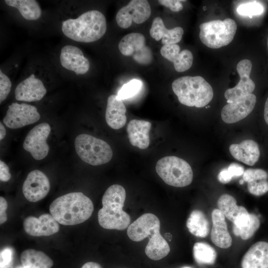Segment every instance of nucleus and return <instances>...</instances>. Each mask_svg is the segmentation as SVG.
Instances as JSON below:
<instances>
[{"mask_svg": "<svg viewBox=\"0 0 268 268\" xmlns=\"http://www.w3.org/2000/svg\"><path fill=\"white\" fill-rule=\"evenodd\" d=\"M126 107L123 101L116 94L109 96L105 112V119L112 129L118 130L123 128L127 122Z\"/></svg>", "mask_w": 268, "mask_h": 268, "instance_id": "4be33fe9", "label": "nucleus"}, {"mask_svg": "<svg viewBox=\"0 0 268 268\" xmlns=\"http://www.w3.org/2000/svg\"><path fill=\"white\" fill-rule=\"evenodd\" d=\"M49 209L59 223L74 225L87 220L93 211L94 206L91 200L83 193L73 192L55 199Z\"/></svg>", "mask_w": 268, "mask_h": 268, "instance_id": "f257e3e1", "label": "nucleus"}, {"mask_svg": "<svg viewBox=\"0 0 268 268\" xmlns=\"http://www.w3.org/2000/svg\"><path fill=\"white\" fill-rule=\"evenodd\" d=\"M172 88L179 101L189 107H203L213 96L212 87L200 76L179 77L173 82Z\"/></svg>", "mask_w": 268, "mask_h": 268, "instance_id": "20e7f679", "label": "nucleus"}, {"mask_svg": "<svg viewBox=\"0 0 268 268\" xmlns=\"http://www.w3.org/2000/svg\"><path fill=\"white\" fill-rule=\"evenodd\" d=\"M212 227L211 240L216 246L227 249L232 245V239L228 232L225 217L219 209H214L211 213Z\"/></svg>", "mask_w": 268, "mask_h": 268, "instance_id": "6ab92c4d", "label": "nucleus"}, {"mask_svg": "<svg viewBox=\"0 0 268 268\" xmlns=\"http://www.w3.org/2000/svg\"><path fill=\"white\" fill-rule=\"evenodd\" d=\"M106 20L104 14L97 10L85 12L75 19L62 22V30L67 38L79 42L97 41L105 34Z\"/></svg>", "mask_w": 268, "mask_h": 268, "instance_id": "f03ea898", "label": "nucleus"}, {"mask_svg": "<svg viewBox=\"0 0 268 268\" xmlns=\"http://www.w3.org/2000/svg\"><path fill=\"white\" fill-rule=\"evenodd\" d=\"M264 119L266 123L268 125V97L266 101L265 105Z\"/></svg>", "mask_w": 268, "mask_h": 268, "instance_id": "c03bdc74", "label": "nucleus"}, {"mask_svg": "<svg viewBox=\"0 0 268 268\" xmlns=\"http://www.w3.org/2000/svg\"><path fill=\"white\" fill-rule=\"evenodd\" d=\"M237 28L235 21L231 18L210 21L200 24L199 37L206 46L218 49L231 42Z\"/></svg>", "mask_w": 268, "mask_h": 268, "instance_id": "0eeeda50", "label": "nucleus"}, {"mask_svg": "<svg viewBox=\"0 0 268 268\" xmlns=\"http://www.w3.org/2000/svg\"><path fill=\"white\" fill-rule=\"evenodd\" d=\"M11 175L9 167L2 161H0V180L2 182H7L10 180Z\"/></svg>", "mask_w": 268, "mask_h": 268, "instance_id": "a19ab883", "label": "nucleus"}, {"mask_svg": "<svg viewBox=\"0 0 268 268\" xmlns=\"http://www.w3.org/2000/svg\"><path fill=\"white\" fill-rule=\"evenodd\" d=\"M251 220L249 224L244 228H237L233 226V232L235 235L240 236L244 240H246L251 238L260 225V221L258 216L253 213H250Z\"/></svg>", "mask_w": 268, "mask_h": 268, "instance_id": "2f4dec72", "label": "nucleus"}, {"mask_svg": "<svg viewBox=\"0 0 268 268\" xmlns=\"http://www.w3.org/2000/svg\"><path fill=\"white\" fill-rule=\"evenodd\" d=\"M22 266L25 268H51L53 261L46 254L34 249H27L20 256Z\"/></svg>", "mask_w": 268, "mask_h": 268, "instance_id": "bb28decb", "label": "nucleus"}, {"mask_svg": "<svg viewBox=\"0 0 268 268\" xmlns=\"http://www.w3.org/2000/svg\"><path fill=\"white\" fill-rule=\"evenodd\" d=\"M217 206L225 217L232 222L244 207L243 206H238L235 199L226 194L219 197L217 201Z\"/></svg>", "mask_w": 268, "mask_h": 268, "instance_id": "c756f323", "label": "nucleus"}, {"mask_svg": "<svg viewBox=\"0 0 268 268\" xmlns=\"http://www.w3.org/2000/svg\"><path fill=\"white\" fill-rule=\"evenodd\" d=\"M158 226H160L159 218L154 214L146 213L131 223L127 233L130 239L139 242L148 237L151 231Z\"/></svg>", "mask_w": 268, "mask_h": 268, "instance_id": "a211bd4d", "label": "nucleus"}, {"mask_svg": "<svg viewBox=\"0 0 268 268\" xmlns=\"http://www.w3.org/2000/svg\"><path fill=\"white\" fill-rule=\"evenodd\" d=\"M40 118L36 107L26 103H12L8 106L3 122L7 127L15 129L35 123Z\"/></svg>", "mask_w": 268, "mask_h": 268, "instance_id": "9b49d317", "label": "nucleus"}, {"mask_svg": "<svg viewBox=\"0 0 268 268\" xmlns=\"http://www.w3.org/2000/svg\"><path fill=\"white\" fill-rule=\"evenodd\" d=\"M118 48L123 55L131 56L138 64L147 65L153 60L151 50L145 45V37L141 33L126 35L119 42Z\"/></svg>", "mask_w": 268, "mask_h": 268, "instance_id": "6e6552de", "label": "nucleus"}, {"mask_svg": "<svg viewBox=\"0 0 268 268\" xmlns=\"http://www.w3.org/2000/svg\"><path fill=\"white\" fill-rule=\"evenodd\" d=\"M267 46H268V40H267Z\"/></svg>", "mask_w": 268, "mask_h": 268, "instance_id": "8fccbe9b", "label": "nucleus"}, {"mask_svg": "<svg viewBox=\"0 0 268 268\" xmlns=\"http://www.w3.org/2000/svg\"><path fill=\"white\" fill-rule=\"evenodd\" d=\"M151 7L146 0H132L122 7L117 12L116 20L121 28L127 29L132 22L136 24L143 23L150 16Z\"/></svg>", "mask_w": 268, "mask_h": 268, "instance_id": "9d476101", "label": "nucleus"}, {"mask_svg": "<svg viewBox=\"0 0 268 268\" xmlns=\"http://www.w3.org/2000/svg\"><path fill=\"white\" fill-rule=\"evenodd\" d=\"M244 181H243V180H241L240 181V184H243V183H244Z\"/></svg>", "mask_w": 268, "mask_h": 268, "instance_id": "de8ad7c7", "label": "nucleus"}, {"mask_svg": "<svg viewBox=\"0 0 268 268\" xmlns=\"http://www.w3.org/2000/svg\"><path fill=\"white\" fill-rule=\"evenodd\" d=\"M186 225L189 232L197 237L204 238L209 234V222L204 213L200 210L192 211Z\"/></svg>", "mask_w": 268, "mask_h": 268, "instance_id": "cd10ccee", "label": "nucleus"}, {"mask_svg": "<svg viewBox=\"0 0 268 268\" xmlns=\"http://www.w3.org/2000/svg\"><path fill=\"white\" fill-rule=\"evenodd\" d=\"M11 87V82L9 77L0 70V103L7 97Z\"/></svg>", "mask_w": 268, "mask_h": 268, "instance_id": "4c0bfd02", "label": "nucleus"}, {"mask_svg": "<svg viewBox=\"0 0 268 268\" xmlns=\"http://www.w3.org/2000/svg\"><path fill=\"white\" fill-rule=\"evenodd\" d=\"M248 190L252 195L260 196L268 191V182L266 180L248 182Z\"/></svg>", "mask_w": 268, "mask_h": 268, "instance_id": "e433bc0d", "label": "nucleus"}, {"mask_svg": "<svg viewBox=\"0 0 268 268\" xmlns=\"http://www.w3.org/2000/svg\"><path fill=\"white\" fill-rule=\"evenodd\" d=\"M191 268L188 267H184V268Z\"/></svg>", "mask_w": 268, "mask_h": 268, "instance_id": "09e8293b", "label": "nucleus"}, {"mask_svg": "<svg viewBox=\"0 0 268 268\" xmlns=\"http://www.w3.org/2000/svg\"><path fill=\"white\" fill-rule=\"evenodd\" d=\"M126 193L121 185L115 184L110 186L104 193L102 199V207L98 213L100 225L106 229L123 230L130 225V215L123 210Z\"/></svg>", "mask_w": 268, "mask_h": 268, "instance_id": "7ed1b4c3", "label": "nucleus"}, {"mask_svg": "<svg viewBox=\"0 0 268 268\" xmlns=\"http://www.w3.org/2000/svg\"><path fill=\"white\" fill-rule=\"evenodd\" d=\"M237 11L240 15L251 17L262 14L264 7L256 1H250L240 4L237 7Z\"/></svg>", "mask_w": 268, "mask_h": 268, "instance_id": "f704fd0d", "label": "nucleus"}, {"mask_svg": "<svg viewBox=\"0 0 268 268\" xmlns=\"http://www.w3.org/2000/svg\"><path fill=\"white\" fill-rule=\"evenodd\" d=\"M10 6L17 8L22 17L28 20L38 19L42 14L41 8L35 0H5Z\"/></svg>", "mask_w": 268, "mask_h": 268, "instance_id": "c85d7f7f", "label": "nucleus"}, {"mask_svg": "<svg viewBox=\"0 0 268 268\" xmlns=\"http://www.w3.org/2000/svg\"><path fill=\"white\" fill-rule=\"evenodd\" d=\"M165 236L169 239V240L170 241L172 239V236L170 233H166Z\"/></svg>", "mask_w": 268, "mask_h": 268, "instance_id": "49530a36", "label": "nucleus"}, {"mask_svg": "<svg viewBox=\"0 0 268 268\" xmlns=\"http://www.w3.org/2000/svg\"><path fill=\"white\" fill-rule=\"evenodd\" d=\"M244 171V167L242 165L236 163H232L228 168L220 171L217 178L220 183L227 184L231 181L232 178L243 175Z\"/></svg>", "mask_w": 268, "mask_h": 268, "instance_id": "72a5a7b5", "label": "nucleus"}, {"mask_svg": "<svg viewBox=\"0 0 268 268\" xmlns=\"http://www.w3.org/2000/svg\"><path fill=\"white\" fill-rule=\"evenodd\" d=\"M74 146L80 159L91 165L107 163L113 156L112 149L108 143L88 134L77 135L74 140Z\"/></svg>", "mask_w": 268, "mask_h": 268, "instance_id": "423d86ee", "label": "nucleus"}, {"mask_svg": "<svg viewBox=\"0 0 268 268\" xmlns=\"http://www.w3.org/2000/svg\"><path fill=\"white\" fill-rule=\"evenodd\" d=\"M50 184L47 176L39 170L31 171L27 175L22 186L25 198L30 202H37L48 194Z\"/></svg>", "mask_w": 268, "mask_h": 268, "instance_id": "ddd939ff", "label": "nucleus"}, {"mask_svg": "<svg viewBox=\"0 0 268 268\" xmlns=\"http://www.w3.org/2000/svg\"><path fill=\"white\" fill-rule=\"evenodd\" d=\"M60 63L65 68L74 71L76 75L86 73L90 67L89 60L81 50L72 45H66L61 49Z\"/></svg>", "mask_w": 268, "mask_h": 268, "instance_id": "dca6fc26", "label": "nucleus"}, {"mask_svg": "<svg viewBox=\"0 0 268 268\" xmlns=\"http://www.w3.org/2000/svg\"><path fill=\"white\" fill-rule=\"evenodd\" d=\"M252 67V62L248 59H243L238 63L236 69L240 80L235 87L225 91L224 96L228 103L252 94L254 91L255 84L250 77Z\"/></svg>", "mask_w": 268, "mask_h": 268, "instance_id": "f8f14e48", "label": "nucleus"}, {"mask_svg": "<svg viewBox=\"0 0 268 268\" xmlns=\"http://www.w3.org/2000/svg\"><path fill=\"white\" fill-rule=\"evenodd\" d=\"M51 132L50 126L42 123L35 126L27 134L23 143V148L29 152L36 160H40L47 156L49 146L46 140Z\"/></svg>", "mask_w": 268, "mask_h": 268, "instance_id": "1a4fd4ad", "label": "nucleus"}, {"mask_svg": "<svg viewBox=\"0 0 268 268\" xmlns=\"http://www.w3.org/2000/svg\"><path fill=\"white\" fill-rule=\"evenodd\" d=\"M81 268H102V267L97 263L89 262L84 264Z\"/></svg>", "mask_w": 268, "mask_h": 268, "instance_id": "37998d69", "label": "nucleus"}, {"mask_svg": "<svg viewBox=\"0 0 268 268\" xmlns=\"http://www.w3.org/2000/svg\"><path fill=\"white\" fill-rule=\"evenodd\" d=\"M241 267L268 268V243L259 241L253 244L243 256Z\"/></svg>", "mask_w": 268, "mask_h": 268, "instance_id": "5701e85b", "label": "nucleus"}, {"mask_svg": "<svg viewBox=\"0 0 268 268\" xmlns=\"http://www.w3.org/2000/svg\"><path fill=\"white\" fill-rule=\"evenodd\" d=\"M185 1L178 0H159L158 1L160 4L170 8L171 10L174 12H178L181 11L183 8L181 1Z\"/></svg>", "mask_w": 268, "mask_h": 268, "instance_id": "ea45409f", "label": "nucleus"}, {"mask_svg": "<svg viewBox=\"0 0 268 268\" xmlns=\"http://www.w3.org/2000/svg\"><path fill=\"white\" fill-rule=\"evenodd\" d=\"M160 226L157 227L151 231L145 248L146 255L154 261L163 259L170 251L168 242L160 233Z\"/></svg>", "mask_w": 268, "mask_h": 268, "instance_id": "a878e982", "label": "nucleus"}, {"mask_svg": "<svg viewBox=\"0 0 268 268\" xmlns=\"http://www.w3.org/2000/svg\"><path fill=\"white\" fill-rule=\"evenodd\" d=\"M180 51V48L177 44L163 45L160 49L162 57L172 62L175 70L182 72L189 69L193 64V56L189 50Z\"/></svg>", "mask_w": 268, "mask_h": 268, "instance_id": "aec40b11", "label": "nucleus"}, {"mask_svg": "<svg viewBox=\"0 0 268 268\" xmlns=\"http://www.w3.org/2000/svg\"><path fill=\"white\" fill-rule=\"evenodd\" d=\"M229 151L237 160L248 165H254L259 160L260 151L257 143L251 139H246L239 144H232Z\"/></svg>", "mask_w": 268, "mask_h": 268, "instance_id": "393cba45", "label": "nucleus"}, {"mask_svg": "<svg viewBox=\"0 0 268 268\" xmlns=\"http://www.w3.org/2000/svg\"><path fill=\"white\" fill-rule=\"evenodd\" d=\"M13 250L10 247H6L0 251V268H10L13 264Z\"/></svg>", "mask_w": 268, "mask_h": 268, "instance_id": "58836bf2", "label": "nucleus"}, {"mask_svg": "<svg viewBox=\"0 0 268 268\" xmlns=\"http://www.w3.org/2000/svg\"><path fill=\"white\" fill-rule=\"evenodd\" d=\"M142 87L141 81L133 79L123 85L117 94L118 98L121 100L128 99L136 95Z\"/></svg>", "mask_w": 268, "mask_h": 268, "instance_id": "473e14b6", "label": "nucleus"}, {"mask_svg": "<svg viewBox=\"0 0 268 268\" xmlns=\"http://www.w3.org/2000/svg\"><path fill=\"white\" fill-rule=\"evenodd\" d=\"M25 232L32 236H48L58 232L59 223L50 214L44 213L38 218L33 216L26 217L23 221Z\"/></svg>", "mask_w": 268, "mask_h": 268, "instance_id": "2eb2a0df", "label": "nucleus"}, {"mask_svg": "<svg viewBox=\"0 0 268 268\" xmlns=\"http://www.w3.org/2000/svg\"><path fill=\"white\" fill-rule=\"evenodd\" d=\"M183 33L184 30L181 27L167 29L160 17H156L153 19L149 30L151 37L157 41L162 39L163 45L176 44L181 40Z\"/></svg>", "mask_w": 268, "mask_h": 268, "instance_id": "b1692460", "label": "nucleus"}, {"mask_svg": "<svg viewBox=\"0 0 268 268\" xmlns=\"http://www.w3.org/2000/svg\"><path fill=\"white\" fill-rule=\"evenodd\" d=\"M193 255L196 262L200 265H212L217 257L215 249L204 242H197L194 244Z\"/></svg>", "mask_w": 268, "mask_h": 268, "instance_id": "7c9ffc66", "label": "nucleus"}, {"mask_svg": "<svg viewBox=\"0 0 268 268\" xmlns=\"http://www.w3.org/2000/svg\"><path fill=\"white\" fill-rule=\"evenodd\" d=\"M46 92L43 82L31 74L17 85L14 93L18 101L34 102L42 99Z\"/></svg>", "mask_w": 268, "mask_h": 268, "instance_id": "f3484780", "label": "nucleus"}, {"mask_svg": "<svg viewBox=\"0 0 268 268\" xmlns=\"http://www.w3.org/2000/svg\"><path fill=\"white\" fill-rule=\"evenodd\" d=\"M256 96L252 93L225 105L221 112L222 120L226 123H235L244 119L253 110Z\"/></svg>", "mask_w": 268, "mask_h": 268, "instance_id": "4468645a", "label": "nucleus"}, {"mask_svg": "<svg viewBox=\"0 0 268 268\" xmlns=\"http://www.w3.org/2000/svg\"><path fill=\"white\" fill-rule=\"evenodd\" d=\"M6 134L5 129L2 124L1 122L0 123V140H2L5 137Z\"/></svg>", "mask_w": 268, "mask_h": 268, "instance_id": "a18cd8bd", "label": "nucleus"}, {"mask_svg": "<svg viewBox=\"0 0 268 268\" xmlns=\"http://www.w3.org/2000/svg\"><path fill=\"white\" fill-rule=\"evenodd\" d=\"M151 127V124L148 121L136 119L130 121L127 127L130 143L141 149L147 148L150 143Z\"/></svg>", "mask_w": 268, "mask_h": 268, "instance_id": "412c9836", "label": "nucleus"}, {"mask_svg": "<svg viewBox=\"0 0 268 268\" xmlns=\"http://www.w3.org/2000/svg\"><path fill=\"white\" fill-rule=\"evenodd\" d=\"M24 268V267L22 266V267H18V268Z\"/></svg>", "mask_w": 268, "mask_h": 268, "instance_id": "3c124183", "label": "nucleus"}, {"mask_svg": "<svg viewBox=\"0 0 268 268\" xmlns=\"http://www.w3.org/2000/svg\"><path fill=\"white\" fill-rule=\"evenodd\" d=\"M268 177L267 172L262 169H248L243 175V180L246 182L266 180Z\"/></svg>", "mask_w": 268, "mask_h": 268, "instance_id": "c9c22d12", "label": "nucleus"}, {"mask_svg": "<svg viewBox=\"0 0 268 268\" xmlns=\"http://www.w3.org/2000/svg\"><path fill=\"white\" fill-rule=\"evenodd\" d=\"M155 170L163 181L171 186L184 187L193 181L191 166L178 157L168 156L160 159L156 163Z\"/></svg>", "mask_w": 268, "mask_h": 268, "instance_id": "39448f33", "label": "nucleus"}, {"mask_svg": "<svg viewBox=\"0 0 268 268\" xmlns=\"http://www.w3.org/2000/svg\"><path fill=\"white\" fill-rule=\"evenodd\" d=\"M7 207L6 201L2 197H0V224H2L7 220L6 210Z\"/></svg>", "mask_w": 268, "mask_h": 268, "instance_id": "79ce46f5", "label": "nucleus"}]
</instances>
